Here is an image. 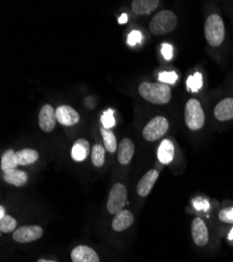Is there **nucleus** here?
Masks as SVG:
<instances>
[{
    "instance_id": "nucleus-1",
    "label": "nucleus",
    "mask_w": 233,
    "mask_h": 262,
    "mask_svg": "<svg viewBox=\"0 0 233 262\" xmlns=\"http://www.w3.org/2000/svg\"><path fill=\"white\" fill-rule=\"evenodd\" d=\"M138 92L145 101L157 105L167 104L172 98L171 87L161 83L143 82L139 85Z\"/></svg>"
},
{
    "instance_id": "nucleus-2",
    "label": "nucleus",
    "mask_w": 233,
    "mask_h": 262,
    "mask_svg": "<svg viewBox=\"0 0 233 262\" xmlns=\"http://www.w3.org/2000/svg\"><path fill=\"white\" fill-rule=\"evenodd\" d=\"M204 34L211 47H220L225 39V26L221 16L211 14L205 21Z\"/></svg>"
},
{
    "instance_id": "nucleus-3",
    "label": "nucleus",
    "mask_w": 233,
    "mask_h": 262,
    "mask_svg": "<svg viewBox=\"0 0 233 262\" xmlns=\"http://www.w3.org/2000/svg\"><path fill=\"white\" fill-rule=\"evenodd\" d=\"M178 19L174 12L163 10L157 13L150 23V31L154 35H165L174 31L177 27Z\"/></svg>"
},
{
    "instance_id": "nucleus-4",
    "label": "nucleus",
    "mask_w": 233,
    "mask_h": 262,
    "mask_svg": "<svg viewBox=\"0 0 233 262\" xmlns=\"http://www.w3.org/2000/svg\"><path fill=\"white\" fill-rule=\"evenodd\" d=\"M184 121L190 130H199L204 126L205 114L198 100L190 99L187 101L184 109Z\"/></svg>"
},
{
    "instance_id": "nucleus-5",
    "label": "nucleus",
    "mask_w": 233,
    "mask_h": 262,
    "mask_svg": "<svg viewBox=\"0 0 233 262\" xmlns=\"http://www.w3.org/2000/svg\"><path fill=\"white\" fill-rule=\"evenodd\" d=\"M168 129V121L163 117H155L143 128L142 137L147 142H155L162 138Z\"/></svg>"
},
{
    "instance_id": "nucleus-6",
    "label": "nucleus",
    "mask_w": 233,
    "mask_h": 262,
    "mask_svg": "<svg viewBox=\"0 0 233 262\" xmlns=\"http://www.w3.org/2000/svg\"><path fill=\"white\" fill-rule=\"evenodd\" d=\"M126 198H128V191L125 186L119 183L115 184L109 193L107 203L108 212L115 215L120 212L126 203Z\"/></svg>"
},
{
    "instance_id": "nucleus-7",
    "label": "nucleus",
    "mask_w": 233,
    "mask_h": 262,
    "mask_svg": "<svg viewBox=\"0 0 233 262\" xmlns=\"http://www.w3.org/2000/svg\"><path fill=\"white\" fill-rule=\"evenodd\" d=\"M43 235V229L39 226H23L13 232V239L19 244H28L38 240Z\"/></svg>"
},
{
    "instance_id": "nucleus-8",
    "label": "nucleus",
    "mask_w": 233,
    "mask_h": 262,
    "mask_svg": "<svg viewBox=\"0 0 233 262\" xmlns=\"http://www.w3.org/2000/svg\"><path fill=\"white\" fill-rule=\"evenodd\" d=\"M57 124V116L54 107L49 104L44 105L39 113V127L44 133H51Z\"/></svg>"
},
{
    "instance_id": "nucleus-9",
    "label": "nucleus",
    "mask_w": 233,
    "mask_h": 262,
    "mask_svg": "<svg viewBox=\"0 0 233 262\" xmlns=\"http://www.w3.org/2000/svg\"><path fill=\"white\" fill-rule=\"evenodd\" d=\"M57 121L63 126H73L79 123L80 115L71 106L61 105L56 111Z\"/></svg>"
},
{
    "instance_id": "nucleus-10",
    "label": "nucleus",
    "mask_w": 233,
    "mask_h": 262,
    "mask_svg": "<svg viewBox=\"0 0 233 262\" xmlns=\"http://www.w3.org/2000/svg\"><path fill=\"white\" fill-rule=\"evenodd\" d=\"M159 177V172L155 169H152L150 171H147L144 176L139 180L137 184V194L139 196H142V198H145V196L149 195L157 182Z\"/></svg>"
},
{
    "instance_id": "nucleus-11",
    "label": "nucleus",
    "mask_w": 233,
    "mask_h": 262,
    "mask_svg": "<svg viewBox=\"0 0 233 262\" xmlns=\"http://www.w3.org/2000/svg\"><path fill=\"white\" fill-rule=\"evenodd\" d=\"M192 236L194 243L198 247H204L207 245L209 240V234L206 225L201 218H195L192 223Z\"/></svg>"
},
{
    "instance_id": "nucleus-12",
    "label": "nucleus",
    "mask_w": 233,
    "mask_h": 262,
    "mask_svg": "<svg viewBox=\"0 0 233 262\" xmlns=\"http://www.w3.org/2000/svg\"><path fill=\"white\" fill-rule=\"evenodd\" d=\"M72 262H99L96 252L87 246H77L71 251Z\"/></svg>"
},
{
    "instance_id": "nucleus-13",
    "label": "nucleus",
    "mask_w": 233,
    "mask_h": 262,
    "mask_svg": "<svg viewBox=\"0 0 233 262\" xmlns=\"http://www.w3.org/2000/svg\"><path fill=\"white\" fill-rule=\"evenodd\" d=\"M135 146L130 139H122L117 148V159L121 165H128L134 156Z\"/></svg>"
},
{
    "instance_id": "nucleus-14",
    "label": "nucleus",
    "mask_w": 233,
    "mask_h": 262,
    "mask_svg": "<svg viewBox=\"0 0 233 262\" xmlns=\"http://www.w3.org/2000/svg\"><path fill=\"white\" fill-rule=\"evenodd\" d=\"M134 223V215L129 210H121L118 212L112 222V229L115 232H122L130 228Z\"/></svg>"
},
{
    "instance_id": "nucleus-15",
    "label": "nucleus",
    "mask_w": 233,
    "mask_h": 262,
    "mask_svg": "<svg viewBox=\"0 0 233 262\" xmlns=\"http://www.w3.org/2000/svg\"><path fill=\"white\" fill-rule=\"evenodd\" d=\"M215 117L218 121L224 122L233 119V99L227 98L220 101L215 107Z\"/></svg>"
},
{
    "instance_id": "nucleus-16",
    "label": "nucleus",
    "mask_w": 233,
    "mask_h": 262,
    "mask_svg": "<svg viewBox=\"0 0 233 262\" xmlns=\"http://www.w3.org/2000/svg\"><path fill=\"white\" fill-rule=\"evenodd\" d=\"M14 159L17 166H28L34 164L39 159V154L35 149L25 148L22 150L15 151Z\"/></svg>"
},
{
    "instance_id": "nucleus-17",
    "label": "nucleus",
    "mask_w": 233,
    "mask_h": 262,
    "mask_svg": "<svg viewBox=\"0 0 233 262\" xmlns=\"http://www.w3.org/2000/svg\"><path fill=\"white\" fill-rule=\"evenodd\" d=\"M90 152V144L87 140L79 139L74 142L71 149V158L75 162H83L87 159Z\"/></svg>"
},
{
    "instance_id": "nucleus-18",
    "label": "nucleus",
    "mask_w": 233,
    "mask_h": 262,
    "mask_svg": "<svg viewBox=\"0 0 233 262\" xmlns=\"http://www.w3.org/2000/svg\"><path fill=\"white\" fill-rule=\"evenodd\" d=\"M159 4L158 0H134L132 10L137 15H149L158 8Z\"/></svg>"
},
{
    "instance_id": "nucleus-19",
    "label": "nucleus",
    "mask_w": 233,
    "mask_h": 262,
    "mask_svg": "<svg viewBox=\"0 0 233 262\" xmlns=\"http://www.w3.org/2000/svg\"><path fill=\"white\" fill-rule=\"evenodd\" d=\"M4 180L7 184H10L12 186L23 187L27 185L29 178H28V174L24 171L14 169L5 173Z\"/></svg>"
},
{
    "instance_id": "nucleus-20",
    "label": "nucleus",
    "mask_w": 233,
    "mask_h": 262,
    "mask_svg": "<svg viewBox=\"0 0 233 262\" xmlns=\"http://www.w3.org/2000/svg\"><path fill=\"white\" fill-rule=\"evenodd\" d=\"M175 155V147L171 140H163L158 149V159L164 164L168 165L174 160Z\"/></svg>"
},
{
    "instance_id": "nucleus-21",
    "label": "nucleus",
    "mask_w": 233,
    "mask_h": 262,
    "mask_svg": "<svg viewBox=\"0 0 233 262\" xmlns=\"http://www.w3.org/2000/svg\"><path fill=\"white\" fill-rule=\"evenodd\" d=\"M99 129H100V135L103 140L105 148L107 149V151L110 152V154H113V152H115V150L118 148L114 133L111 129H107L102 126Z\"/></svg>"
},
{
    "instance_id": "nucleus-22",
    "label": "nucleus",
    "mask_w": 233,
    "mask_h": 262,
    "mask_svg": "<svg viewBox=\"0 0 233 262\" xmlns=\"http://www.w3.org/2000/svg\"><path fill=\"white\" fill-rule=\"evenodd\" d=\"M14 154H15V150L9 149L3 155L2 164H0V166H2V170L4 171V173L17 169V165L14 159Z\"/></svg>"
},
{
    "instance_id": "nucleus-23",
    "label": "nucleus",
    "mask_w": 233,
    "mask_h": 262,
    "mask_svg": "<svg viewBox=\"0 0 233 262\" xmlns=\"http://www.w3.org/2000/svg\"><path fill=\"white\" fill-rule=\"evenodd\" d=\"M106 148L99 144H95L91 151V161L95 167H101L105 164Z\"/></svg>"
},
{
    "instance_id": "nucleus-24",
    "label": "nucleus",
    "mask_w": 233,
    "mask_h": 262,
    "mask_svg": "<svg viewBox=\"0 0 233 262\" xmlns=\"http://www.w3.org/2000/svg\"><path fill=\"white\" fill-rule=\"evenodd\" d=\"M187 90L192 93L199 92L203 86V77L201 73H196L193 76H189L186 81Z\"/></svg>"
},
{
    "instance_id": "nucleus-25",
    "label": "nucleus",
    "mask_w": 233,
    "mask_h": 262,
    "mask_svg": "<svg viewBox=\"0 0 233 262\" xmlns=\"http://www.w3.org/2000/svg\"><path fill=\"white\" fill-rule=\"evenodd\" d=\"M17 228V222L11 215H6L5 217L0 218V231L3 233H11L14 232Z\"/></svg>"
},
{
    "instance_id": "nucleus-26",
    "label": "nucleus",
    "mask_w": 233,
    "mask_h": 262,
    "mask_svg": "<svg viewBox=\"0 0 233 262\" xmlns=\"http://www.w3.org/2000/svg\"><path fill=\"white\" fill-rule=\"evenodd\" d=\"M100 122H101V126L107 128V129H111L115 126L116 121L114 119V111L111 108L107 109V111L103 112L101 118H100Z\"/></svg>"
},
{
    "instance_id": "nucleus-27",
    "label": "nucleus",
    "mask_w": 233,
    "mask_h": 262,
    "mask_svg": "<svg viewBox=\"0 0 233 262\" xmlns=\"http://www.w3.org/2000/svg\"><path fill=\"white\" fill-rule=\"evenodd\" d=\"M158 79L164 84H174L178 80V75L175 72H162L159 74Z\"/></svg>"
},
{
    "instance_id": "nucleus-28",
    "label": "nucleus",
    "mask_w": 233,
    "mask_h": 262,
    "mask_svg": "<svg viewBox=\"0 0 233 262\" xmlns=\"http://www.w3.org/2000/svg\"><path fill=\"white\" fill-rule=\"evenodd\" d=\"M219 220L224 224H233V207L225 208L219 213Z\"/></svg>"
},
{
    "instance_id": "nucleus-29",
    "label": "nucleus",
    "mask_w": 233,
    "mask_h": 262,
    "mask_svg": "<svg viewBox=\"0 0 233 262\" xmlns=\"http://www.w3.org/2000/svg\"><path fill=\"white\" fill-rule=\"evenodd\" d=\"M142 40V34L141 32L139 31H132L129 36H128V39H126V43H128L129 46L131 47H134L136 45H138V43H140Z\"/></svg>"
},
{
    "instance_id": "nucleus-30",
    "label": "nucleus",
    "mask_w": 233,
    "mask_h": 262,
    "mask_svg": "<svg viewBox=\"0 0 233 262\" xmlns=\"http://www.w3.org/2000/svg\"><path fill=\"white\" fill-rule=\"evenodd\" d=\"M173 47L171 45H167V43H164V45H162V48H161V54L163 56V58L165 60H171L173 58Z\"/></svg>"
},
{
    "instance_id": "nucleus-31",
    "label": "nucleus",
    "mask_w": 233,
    "mask_h": 262,
    "mask_svg": "<svg viewBox=\"0 0 233 262\" xmlns=\"http://www.w3.org/2000/svg\"><path fill=\"white\" fill-rule=\"evenodd\" d=\"M126 21H128V15H126V14H122V15L119 17V19H118V24L122 25V24H125Z\"/></svg>"
},
{
    "instance_id": "nucleus-32",
    "label": "nucleus",
    "mask_w": 233,
    "mask_h": 262,
    "mask_svg": "<svg viewBox=\"0 0 233 262\" xmlns=\"http://www.w3.org/2000/svg\"><path fill=\"white\" fill-rule=\"evenodd\" d=\"M7 214H6V210H5V207L4 206H0V218L5 217Z\"/></svg>"
},
{
    "instance_id": "nucleus-33",
    "label": "nucleus",
    "mask_w": 233,
    "mask_h": 262,
    "mask_svg": "<svg viewBox=\"0 0 233 262\" xmlns=\"http://www.w3.org/2000/svg\"><path fill=\"white\" fill-rule=\"evenodd\" d=\"M37 262H56L53 260H46V259H39Z\"/></svg>"
},
{
    "instance_id": "nucleus-34",
    "label": "nucleus",
    "mask_w": 233,
    "mask_h": 262,
    "mask_svg": "<svg viewBox=\"0 0 233 262\" xmlns=\"http://www.w3.org/2000/svg\"><path fill=\"white\" fill-rule=\"evenodd\" d=\"M228 238H229V240H233V229L230 231V233L228 235Z\"/></svg>"
}]
</instances>
